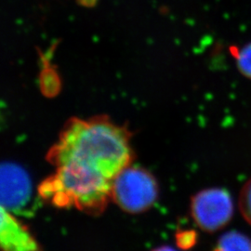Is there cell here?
Wrapping results in <instances>:
<instances>
[{
	"instance_id": "obj_4",
	"label": "cell",
	"mask_w": 251,
	"mask_h": 251,
	"mask_svg": "<svg viewBox=\"0 0 251 251\" xmlns=\"http://www.w3.org/2000/svg\"><path fill=\"white\" fill-rule=\"evenodd\" d=\"M32 198L33 184L26 171L15 163H0V206L11 213L20 212Z\"/></svg>"
},
{
	"instance_id": "obj_8",
	"label": "cell",
	"mask_w": 251,
	"mask_h": 251,
	"mask_svg": "<svg viewBox=\"0 0 251 251\" xmlns=\"http://www.w3.org/2000/svg\"><path fill=\"white\" fill-rule=\"evenodd\" d=\"M238 206L244 220L251 225V179H249L240 190Z\"/></svg>"
},
{
	"instance_id": "obj_3",
	"label": "cell",
	"mask_w": 251,
	"mask_h": 251,
	"mask_svg": "<svg viewBox=\"0 0 251 251\" xmlns=\"http://www.w3.org/2000/svg\"><path fill=\"white\" fill-rule=\"evenodd\" d=\"M190 215L198 228L206 233H216L230 224L234 205L231 194L225 188L201 190L190 200Z\"/></svg>"
},
{
	"instance_id": "obj_5",
	"label": "cell",
	"mask_w": 251,
	"mask_h": 251,
	"mask_svg": "<svg viewBox=\"0 0 251 251\" xmlns=\"http://www.w3.org/2000/svg\"><path fill=\"white\" fill-rule=\"evenodd\" d=\"M0 249L10 251L39 249L38 243L26 227L2 206H0Z\"/></svg>"
},
{
	"instance_id": "obj_9",
	"label": "cell",
	"mask_w": 251,
	"mask_h": 251,
	"mask_svg": "<svg viewBox=\"0 0 251 251\" xmlns=\"http://www.w3.org/2000/svg\"><path fill=\"white\" fill-rule=\"evenodd\" d=\"M198 233L195 230H179L176 233V244L181 250H189L198 243Z\"/></svg>"
},
{
	"instance_id": "obj_1",
	"label": "cell",
	"mask_w": 251,
	"mask_h": 251,
	"mask_svg": "<svg viewBox=\"0 0 251 251\" xmlns=\"http://www.w3.org/2000/svg\"><path fill=\"white\" fill-rule=\"evenodd\" d=\"M130 136L107 117L71 119L48 153L54 173L40 184V198L62 208L103 212L113 180L134 159Z\"/></svg>"
},
{
	"instance_id": "obj_2",
	"label": "cell",
	"mask_w": 251,
	"mask_h": 251,
	"mask_svg": "<svg viewBox=\"0 0 251 251\" xmlns=\"http://www.w3.org/2000/svg\"><path fill=\"white\" fill-rule=\"evenodd\" d=\"M159 196V185L152 172L132 164L113 180L112 200L123 211L141 214L151 209Z\"/></svg>"
},
{
	"instance_id": "obj_6",
	"label": "cell",
	"mask_w": 251,
	"mask_h": 251,
	"mask_svg": "<svg viewBox=\"0 0 251 251\" xmlns=\"http://www.w3.org/2000/svg\"><path fill=\"white\" fill-rule=\"evenodd\" d=\"M216 251H251V239L239 232L223 234L216 243Z\"/></svg>"
},
{
	"instance_id": "obj_7",
	"label": "cell",
	"mask_w": 251,
	"mask_h": 251,
	"mask_svg": "<svg viewBox=\"0 0 251 251\" xmlns=\"http://www.w3.org/2000/svg\"><path fill=\"white\" fill-rule=\"evenodd\" d=\"M233 55L238 71L246 78L251 80V42L238 50L235 48H233Z\"/></svg>"
}]
</instances>
